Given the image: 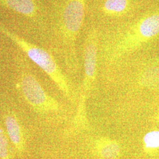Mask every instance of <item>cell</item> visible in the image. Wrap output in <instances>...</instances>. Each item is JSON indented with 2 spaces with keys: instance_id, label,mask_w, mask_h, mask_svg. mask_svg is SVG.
<instances>
[{
  "instance_id": "cell-1",
  "label": "cell",
  "mask_w": 159,
  "mask_h": 159,
  "mask_svg": "<svg viewBox=\"0 0 159 159\" xmlns=\"http://www.w3.org/2000/svg\"><path fill=\"white\" fill-rule=\"evenodd\" d=\"M137 12L100 29L99 54L108 67L117 66L159 37V7Z\"/></svg>"
},
{
  "instance_id": "cell-2",
  "label": "cell",
  "mask_w": 159,
  "mask_h": 159,
  "mask_svg": "<svg viewBox=\"0 0 159 159\" xmlns=\"http://www.w3.org/2000/svg\"><path fill=\"white\" fill-rule=\"evenodd\" d=\"M89 0H53L51 34L71 73L79 69L77 43L88 20Z\"/></svg>"
},
{
  "instance_id": "cell-3",
  "label": "cell",
  "mask_w": 159,
  "mask_h": 159,
  "mask_svg": "<svg viewBox=\"0 0 159 159\" xmlns=\"http://www.w3.org/2000/svg\"><path fill=\"white\" fill-rule=\"evenodd\" d=\"M0 32L11 40L35 64L41 68L65 96L69 100L73 99V91L67 78L48 51L30 43L1 25H0Z\"/></svg>"
},
{
  "instance_id": "cell-4",
  "label": "cell",
  "mask_w": 159,
  "mask_h": 159,
  "mask_svg": "<svg viewBox=\"0 0 159 159\" xmlns=\"http://www.w3.org/2000/svg\"><path fill=\"white\" fill-rule=\"evenodd\" d=\"M144 7V0H89L87 21L101 28L125 20Z\"/></svg>"
},
{
  "instance_id": "cell-5",
  "label": "cell",
  "mask_w": 159,
  "mask_h": 159,
  "mask_svg": "<svg viewBox=\"0 0 159 159\" xmlns=\"http://www.w3.org/2000/svg\"><path fill=\"white\" fill-rule=\"evenodd\" d=\"M83 34V87L84 90L89 92L91 90V87L96 79L100 29L96 24L87 21Z\"/></svg>"
},
{
  "instance_id": "cell-6",
  "label": "cell",
  "mask_w": 159,
  "mask_h": 159,
  "mask_svg": "<svg viewBox=\"0 0 159 159\" xmlns=\"http://www.w3.org/2000/svg\"><path fill=\"white\" fill-rule=\"evenodd\" d=\"M20 85L25 99L35 112L47 114L60 110V104L46 93L33 74L21 73Z\"/></svg>"
},
{
  "instance_id": "cell-7",
  "label": "cell",
  "mask_w": 159,
  "mask_h": 159,
  "mask_svg": "<svg viewBox=\"0 0 159 159\" xmlns=\"http://www.w3.org/2000/svg\"><path fill=\"white\" fill-rule=\"evenodd\" d=\"M6 130L12 143L19 153L24 151L25 138L23 128L16 116L12 112H7L5 116Z\"/></svg>"
},
{
  "instance_id": "cell-8",
  "label": "cell",
  "mask_w": 159,
  "mask_h": 159,
  "mask_svg": "<svg viewBox=\"0 0 159 159\" xmlns=\"http://www.w3.org/2000/svg\"><path fill=\"white\" fill-rule=\"evenodd\" d=\"M0 5L23 16H36L38 6L36 0H0Z\"/></svg>"
},
{
  "instance_id": "cell-9",
  "label": "cell",
  "mask_w": 159,
  "mask_h": 159,
  "mask_svg": "<svg viewBox=\"0 0 159 159\" xmlns=\"http://www.w3.org/2000/svg\"><path fill=\"white\" fill-rule=\"evenodd\" d=\"M95 148L98 154L104 159H116L120 153L119 144L113 140L106 137L97 140Z\"/></svg>"
},
{
  "instance_id": "cell-10",
  "label": "cell",
  "mask_w": 159,
  "mask_h": 159,
  "mask_svg": "<svg viewBox=\"0 0 159 159\" xmlns=\"http://www.w3.org/2000/svg\"><path fill=\"white\" fill-rule=\"evenodd\" d=\"M140 79L143 84L159 86V67L145 68L140 73Z\"/></svg>"
},
{
  "instance_id": "cell-11",
  "label": "cell",
  "mask_w": 159,
  "mask_h": 159,
  "mask_svg": "<svg viewBox=\"0 0 159 159\" xmlns=\"http://www.w3.org/2000/svg\"><path fill=\"white\" fill-rule=\"evenodd\" d=\"M144 148L147 151H152L159 148V130L151 131L143 138Z\"/></svg>"
},
{
  "instance_id": "cell-12",
  "label": "cell",
  "mask_w": 159,
  "mask_h": 159,
  "mask_svg": "<svg viewBox=\"0 0 159 159\" xmlns=\"http://www.w3.org/2000/svg\"><path fill=\"white\" fill-rule=\"evenodd\" d=\"M0 159H10L8 140L6 133L0 125Z\"/></svg>"
},
{
  "instance_id": "cell-13",
  "label": "cell",
  "mask_w": 159,
  "mask_h": 159,
  "mask_svg": "<svg viewBox=\"0 0 159 159\" xmlns=\"http://www.w3.org/2000/svg\"></svg>"
}]
</instances>
